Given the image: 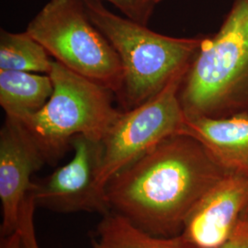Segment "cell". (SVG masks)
Instances as JSON below:
<instances>
[{
    "mask_svg": "<svg viewBox=\"0 0 248 248\" xmlns=\"http://www.w3.org/2000/svg\"><path fill=\"white\" fill-rule=\"evenodd\" d=\"M226 173L202 142L175 133L111 177L105 193L111 212L153 235L173 237Z\"/></svg>",
    "mask_w": 248,
    "mask_h": 248,
    "instance_id": "cell-1",
    "label": "cell"
},
{
    "mask_svg": "<svg viewBox=\"0 0 248 248\" xmlns=\"http://www.w3.org/2000/svg\"><path fill=\"white\" fill-rule=\"evenodd\" d=\"M178 97L187 116H248V0H233L217 33L204 37Z\"/></svg>",
    "mask_w": 248,
    "mask_h": 248,
    "instance_id": "cell-2",
    "label": "cell"
},
{
    "mask_svg": "<svg viewBox=\"0 0 248 248\" xmlns=\"http://www.w3.org/2000/svg\"><path fill=\"white\" fill-rule=\"evenodd\" d=\"M90 20L112 45L124 69L119 100L124 110L140 106L159 93L169 80L189 65L204 37L163 35L146 25L112 13L100 0H82Z\"/></svg>",
    "mask_w": 248,
    "mask_h": 248,
    "instance_id": "cell-3",
    "label": "cell"
},
{
    "mask_svg": "<svg viewBox=\"0 0 248 248\" xmlns=\"http://www.w3.org/2000/svg\"><path fill=\"white\" fill-rule=\"evenodd\" d=\"M49 76L52 96L40 111L20 121L48 162L58 159L78 135L101 141L120 113L110 90L60 62L53 61Z\"/></svg>",
    "mask_w": 248,
    "mask_h": 248,
    "instance_id": "cell-4",
    "label": "cell"
},
{
    "mask_svg": "<svg viewBox=\"0 0 248 248\" xmlns=\"http://www.w3.org/2000/svg\"><path fill=\"white\" fill-rule=\"evenodd\" d=\"M26 31L56 62L121 97L122 63L112 45L90 20L82 0H50Z\"/></svg>",
    "mask_w": 248,
    "mask_h": 248,
    "instance_id": "cell-5",
    "label": "cell"
},
{
    "mask_svg": "<svg viewBox=\"0 0 248 248\" xmlns=\"http://www.w3.org/2000/svg\"><path fill=\"white\" fill-rule=\"evenodd\" d=\"M189 65L175 74L149 100L119 113L100 141L98 183L102 189L133 160L167 137L182 132L186 115L178 92Z\"/></svg>",
    "mask_w": 248,
    "mask_h": 248,
    "instance_id": "cell-6",
    "label": "cell"
},
{
    "mask_svg": "<svg viewBox=\"0 0 248 248\" xmlns=\"http://www.w3.org/2000/svg\"><path fill=\"white\" fill-rule=\"evenodd\" d=\"M73 157L44 179L33 182L29 194L37 208L54 213L111 212L105 190L98 186L100 141L78 135L72 139Z\"/></svg>",
    "mask_w": 248,
    "mask_h": 248,
    "instance_id": "cell-7",
    "label": "cell"
},
{
    "mask_svg": "<svg viewBox=\"0 0 248 248\" xmlns=\"http://www.w3.org/2000/svg\"><path fill=\"white\" fill-rule=\"evenodd\" d=\"M47 158L25 126L6 116L0 130V236L18 230L20 212L33 182L31 176Z\"/></svg>",
    "mask_w": 248,
    "mask_h": 248,
    "instance_id": "cell-8",
    "label": "cell"
},
{
    "mask_svg": "<svg viewBox=\"0 0 248 248\" xmlns=\"http://www.w3.org/2000/svg\"><path fill=\"white\" fill-rule=\"evenodd\" d=\"M248 208V173L228 172L202 197L179 234L193 248H222Z\"/></svg>",
    "mask_w": 248,
    "mask_h": 248,
    "instance_id": "cell-9",
    "label": "cell"
},
{
    "mask_svg": "<svg viewBox=\"0 0 248 248\" xmlns=\"http://www.w3.org/2000/svg\"><path fill=\"white\" fill-rule=\"evenodd\" d=\"M181 133L202 142L227 172L248 173V116L186 115Z\"/></svg>",
    "mask_w": 248,
    "mask_h": 248,
    "instance_id": "cell-10",
    "label": "cell"
},
{
    "mask_svg": "<svg viewBox=\"0 0 248 248\" xmlns=\"http://www.w3.org/2000/svg\"><path fill=\"white\" fill-rule=\"evenodd\" d=\"M53 90L49 75L0 70V105L6 116L19 122L40 111Z\"/></svg>",
    "mask_w": 248,
    "mask_h": 248,
    "instance_id": "cell-11",
    "label": "cell"
},
{
    "mask_svg": "<svg viewBox=\"0 0 248 248\" xmlns=\"http://www.w3.org/2000/svg\"><path fill=\"white\" fill-rule=\"evenodd\" d=\"M90 241L92 248H193L180 235H153L114 212L102 216Z\"/></svg>",
    "mask_w": 248,
    "mask_h": 248,
    "instance_id": "cell-12",
    "label": "cell"
},
{
    "mask_svg": "<svg viewBox=\"0 0 248 248\" xmlns=\"http://www.w3.org/2000/svg\"><path fill=\"white\" fill-rule=\"evenodd\" d=\"M53 57L27 31H0V70L49 75Z\"/></svg>",
    "mask_w": 248,
    "mask_h": 248,
    "instance_id": "cell-13",
    "label": "cell"
},
{
    "mask_svg": "<svg viewBox=\"0 0 248 248\" xmlns=\"http://www.w3.org/2000/svg\"><path fill=\"white\" fill-rule=\"evenodd\" d=\"M36 208L32 197L28 194L21 208L18 223V230L20 235L19 248H40L36 236L34 222Z\"/></svg>",
    "mask_w": 248,
    "mask_h": 248,
    "instance_id": "cell-14",
    "label": "cell"
},
{
    "mask_svg": "<svg viewBox=\"0 0 248 248\" xmlns=\"http://www.w3.org/2000/svg\"><path fill=\"white\" fill-rule=\"evenodd\" d=\"M102 1V0H100ZM122 11L126 18L146 25L151 18L155 6V0H104Z\"/></svg>",
    "mask_w": 248,
    "mask_h": 248,
    "instance_id": "cell-15",
    "label": "cell"
},
{
    "mask_svg": "<svg viewBox=\"0 0 248 248\" xmlns=\"http://www.w3.org/2000/svg\"><path fill=\"white\" fill-rule=\"evenodd\" d=\"M222 248H248V208L243 214L230 239Z\"/></svg>",
    "mask_w": 248,
    "mask_h": 248,
    "instance_id": "cell-16",
    "label": "cell"
},
{
    "mask_svg": "<svg viewBox=\"0 0 248 248\" xmlns=\"http://www.w3.org/2000/svg\"><path fill=\"white\" fill-rule=\"evenodd\" d=\"M20 245V235L18 230L8 236L1 237L0 248H19Z\"/></svg>",
    "mask_w": 248,
    "mask_h": 248,
    "instance_id": "cell-17",
    "label": "cell"
},
{
    "mask_svg": "<svg viewBox=\"0 0 248 248\" xmlns=\"http://www.w3.org/2000/svg\"><path fill=\"white\" fill-rule=\"evenodd\" d=\"M160 1H162V0H155V2L157 4V3H159Z\"/></svg>",
    "mask_w": 248,
    "mask_h": 248,
    "instance_id": "cell-18",
    "label": "cell"
}]
</instances>
